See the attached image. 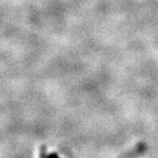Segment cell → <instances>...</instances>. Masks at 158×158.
<instances>
[{"mask_svg": "<svg viewBox=\"0 0 158 158\" xmlns=\"http://www.w3.org/2000/svg\"><path fill=\"white\" fill-rule=\"evenodd\" d=\"M47 158H59V155L56 153H52V154H48V155H47Z\"/></svg>", "mask_w": 158, "mask_h": 158, "instance_id": "obj_1", "label": "cell"}]
</instances>
